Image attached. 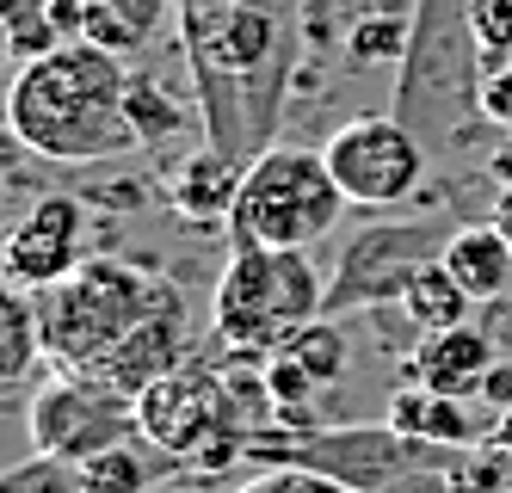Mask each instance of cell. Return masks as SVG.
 Instances as JSON below:
<instances>
[{"mask_svg": "<svg viewBox=\"0 0 512 493\" xmlns=\"http://www.w3.org/2000/svg\"><path fill=\"white\" fill-rule=\"evenodd\" d=\"M87 210L75 192H44L7 235V278L19 290H50L87 259Z\"/></svg>", "mask_w": 512, "mask_h": 493, "instance_id": "obj_10", "label": "cell"}, {"mask_svg": "<svg viewBox=\"0 0 512 493\" xmlns=\"http://www.w3.org/2000/svg\"><path fill=\"white\" fill-rule=\"evenodd\" d=\"M469 31L482 50V74L512 62V0H469Z\"/></svg>", "mask_w": 512, "mask_h": 493, "instance_id": "obj_23", "label": "cell"}, {"mask_svg": "<svg viewBox=\"0 0 512 493\" xmlns=\"http://www.w3.org/2000/svg\"><path fill=\"white\" fill-rule=\"evenodd\" d=\"M408 37H414V25H401L389 7H377V13H364L346 31V50H352L358 68H377V62H401V56H408Z\"/></svg>", "mask_w": 512, "mask_h": 493, "instance_id": "obj_22", "label": "cell"}, {"mask_svg": "<svg viewBox=\"0 0 512 493\" xmlns=\"http://www.w3.org/2000/svg\"><path fill=\"white\" fill-rule=\"evenodd\" d=\"M235 493H352L346 481H334V475H321V469H297V463H272V469H260L253 481H241Z\"/></svg>", "mask_w": 512, "mask_h": 493, "instance_id": "obj_25", "label": "cell"}, {"mask_svg": "<svg viewBox=\"0 0 512 493\" xmlns=\"http://www.w3.org/2000/svg\"><path fill=\"white\" fill-rule=\"evenodd\" d=\"M327 315V278L303 247H247L229 253L210 296V333L229 352L272 358L297 339L309 321Z\"/></svg>", "mask_w": 512, "mask_h": 493, "instance_id": "obj_4", "label": "cell"}, {"mask_svg": "<svg viewBox=\"0 0 512 493\" xmlns=\"http://www.w3.org/2000/svg\"><path fill=\"white\" fill-rule=\"evenodd\" d=\"M31 296H38L44 321V358L68 376H105L124 395H142L167 370L186 364V296L124 253L81 259L62 284Z\"/></svg>", "mask_w": 512, "mask_h": 493, "instance_id": "obj_1", "label": "cell"}, {"mask_svg": "<svg viewBox=\"0 0 512 493\" xmlns=\"http://www.w3.org/2000/svg\"><path fill=\"white\" fill-rule=\"evenodd\" d=\"M408 370H414V383L438 395H482V376L494 370V333L469 327V321L445 333H420Z\"/></svg>", "mask_w": 512, "mask_h": 493, "instance_id": "obj_12", "label": "cell"}, {"mask_svg": "<svg viewBox=\"0 0 512 493\" xmlns=\"http://www.w3.org/2000/svg\"><path fill=\"white\" fill-rule=\"evenodd\" d=\"M290 358H297L321 389H334V383H346L352 376V346H346V333H340V321L334 315H321V321H309L297 339L284 346Z\"/></svg>", "mask_w": 512, "mask_h": 493, "instance_id": "obj_19", "label": "cell"}, {"mask_svg": "<svg viewBox=\"0 0 512 493\" xmlns=\"http://www.w3.org/2000/svg\"><path fill=\"white\" fill-rule=\"evenodd\" d=\"M321 155L334 167L346 204H364V210L408 204L426 185V142L401 118H352L321 142Z\"/></svg>", "mask_w": 512, "mask_h": 493, "instance_id": "obj_9", "label": "cell"}, {"mask_svg": "<svg viewBox=\"0 0 512 493\" xmlns=\"http://www.w3.org/2000/svg\"><path fill=\"white\" fill-rule=\"evenodd\" d=\"M494 438H500V444H512V413H500V426H494Z\"/></svg>", "mask_w": 512, "mask_h": 493, "instance_id": "obj_30", "label": "cell"}, {"mask_svg": "<svg viewBox=\"0 0 512 493\" xmlns=\"http://www.w3.org/2000/svg\"><path fill=\"white\" fill-rule=\"evenodd\" d=\"M377 7H389V13H395V7H401V0H377Z\"/></svg>", "mask_w": 512, "mask_h": 493, "instance_id": "obj_31", "label": "cell"}, {"mask_svg": "<svg viewBox=\"0 0 512 493\" xmlns=\"http://www.w3.org/2000/svg\"><path fill=\"white\" fill-rule=\"evenodd\" d=\"M475 309V296L457 284V272L445 259H432L426 272L408 284V296H401V315L414 321V333H445V327H463Z\"/></svg>", "mask_w": 512, "mask_h": 493, "instance_id": "obj_16", "label": "cell"}, {"mask_svg": "<svg viewBox=\"0 0 512 493\" xmlns=\"http://www.w3.org/2000/svg\"><path fill=\"white\" fill-rule=\"evenodd\" d=\"M31 444L44 457H62V463H87L112 444H136L142 438V413H136V395H124L118 383L105 376H56L31 395Z\"/></svg>", "mask_w": 512, "mask_h": 493, "instance_id": "obj_8", "label": "cell"}, {"mask_svg": "<svg viewBox=\"0 0 512 493\" xmlns=\"http://www.w3.org/2000/svg\"><path fill=\"white\" fill-rule=\"evenodd\" d=\"M136 444H112V450H99V457H87L81 463V493H149L155 469H149V457H142Z\"/></svg>", "mask_w": 512, "mask_h": 493, "instance_id": "obj_20", "label": "cell"}, {"mask_svg": "<svg viewBox=\"0 0 512 493\" xmlns=\"http://www.w3.org/2000/svg\"><path fill=\"white\" fill-rule=\"evenodd\" d=\"M389 426L395 432H408V438H432V444H482L475 438V420H469V407L463 395H438L426 383H408V389H395L389 395Z\"/></svg>", "mask_w": 512, "mask_h": 493, "instance_id": "obj_15", "label": "cell"}, {"mask_svg": "<svg viewBox=\"0 0 512 493\" xmlns=\"http://www.w3.org/2000/svg\"><path fill=\"white\" fill-rule=\"evenodd\" d=\"M445 265L457 272V284L475 302H494L512 290V241L494 229V222H469V229H451Z\"/></svg>", "mask_w": 512, "mask_h": 493, "instance_id": "obj_14", "label": "cell"}, {"mask_svg": "<svg viewBox=\"0 0 512 493\" xmlns=\"http://www.w3.org/2000/svg\"><path fill=\"white\" fill-rule=\"evenodd\" d=\"M475 68H482V50H475V31H469V0H420L408 56H401L395 118L420 142L463 136L469 118H482Z\"/></svg>", "mask_w": 512, "mask_h": 493, "instance_id": "obj_6", "label": "cell"}, {"mask_svg": "<svg viewBox=\"0 0 512 493\" xmlns=\"http://www.w3.org/2000/svg\"><path fill=\"white\" fill-rule=\"evenodd\" d=\"M204 142L235 161H260L278 142L290 93V31L272 0H179Z\"/></svg>", "mask_w": 512, "mask_h": 493, "instance_id": "obj_2", "label": "cell"}, {"mask_svg": "<svg viewBox=\"0 0 512 493\" xmlns=\"http://www.w3.org/2000/svg\"><path fill=\"white\" fill-rule=\"evenodd\" d=\"M44 358V321H38V296L31 290H7L0 296V376L19 389Z\"/></svg>", "mask_w": 512, "mask_h": 493, "instance_id": "obj_17", "label": "cell"}, {"mask_svg": "<svg viewBox=\"0 0 512 493\" xmlns=\"http://www.w3.org/2000/svg\"><path fill=\"white\" fill-rule=\"evenodd\" d=\"M451 457H457V450H432L426 463L389 475L377 493H457V481H451Z\"/></svg>", "mask_w": 512, "mask_h": 493, "instance_id": "obj_26", "label": "cell"}, {"mask_svg": "<svg viewBox=\"0 0 512 493\" xmlns=\"http://www.w3.org/2000/svg\"><path fill=\"white\" fill-rule=\"evenodd\" d=\"M451 229L432 216H408V222H371L340 247V265L327 278V315L346 309H377V302H401L408 284L426 272L432 259H445Z\"/></svg>", "mask_w": 512, "mask_h": 493, "instance_id": "obj_7", "label": "cell"}, {"mask_svg": "<svg viewBox=\"0 0 512 493\" xmlns=\"http://www.w3.org/2000/svg\"><path fill=\"white\" fill-rule=\"evenodd\" d=\"M451 481L457 493H512V444H463L451 457Z\"/></svg>", "mask_w": 512, "mask_h": 493, "instance_id": "obj_21", "label": "cell"}, {"mask_svg": "<svg viewBox=\"0 0 512 493\" xmlns=\"http://www.w3.org/2000/svg\"><path fill=\"white\" fill-rule=\"evenodd\" d=\"M494 229L512 241V185H506V192H500V210H494Z\"/></svg>", "mask_w": 512, "mask_h": 493, "instance_id": "obj_29", "label": "cell"}, {"mask_svg": "<svg viewBox=\"0 0 512 493\" xmlns=\"http://www.w3.org/2000/svg\"><path fill=\"white\" fill-rule=\"evenodd\" d=\"M346 210V192L321 148H297V142H272L260 161H247L241 198L229 216V247H315L334 235V222Z\"/></svg>", "mask_w": 512, "mask_h": 493, "instance_id": "obj_5", "label": "cell"}, {"mask_svg": "<svg viewBox=\"0 0 512 493\" xmlns=\"http://www.w3.org/2000/svg\"><path fill=\"white\" fill-rule=\"evenodd\" d=\"M482 118L512 136V62L494 68V74H482Z\"/></svg>", "mask_w": 512, "mask_h": 493, "instance_id": "obj_27", "label": "cell"}, {"mask_svg": "<svg viewBox=\"0 0 512 493\" xmlns=\"http://www.w3.org/2000/svg\"><path fill=\"white\" fill-rule=\"evenodd\" d=\"M7 124L19 148L56 167H99L142 148V130L130 118L124 56L81 44V37L19 62L13 93H7Z\"/></svg>", "mask_w": 512, "mask_h": 493, "instance_id": "obj_3", "label": "cell"}, {"mask_svg": "<svg viewBox=\"0 0 512 493\" xmlns=\"http://www.w3.org/2000/svg\"><path fill=\"white\" fill-rule=\"evenodd\" d=\"M130 118H136V130H142V148H161V142H173L179 130L204 124L198 105L179 99L167 81H155V74H130Z\"/></svg>", "mask_w": 512, "mask_h": 493, "instance_id": "obj_18", "label": "cell"}, {"mask_svg": "<svg viewBox=\"0 0 512 493\" xmlns=\"http://www.w3.org/2000/svg\"><path fill=\"white\" fill-rule=\"evenodd\" d=\"M0 493H81V463H62V457H31L19 469L0 475Z\"/></svg>", "mask_w": 512, "mask_h": 493, "instance_id": "obj_24", "label": "cell"}, {"mask_svg": "<svg viewBox=\"0 0 512 493\" xmlns=\"http://www.w3.org/2000/svg\"><path fill=\"white\" fill-rule=\"evenodd\" d=\"M241 179H247V161L223 155L216 142H198L173 173V210L186 222H210V229H229L235 216V198H241Z\"/></svg>", "mask_w": 512, "mask_h": 493, "instance_id": "obj_13", "label": "cell"}, {"mask_svg": "<svg viewBox=\"0 0 512 493\" xmlns=\"http://www.w3.org/2000/svg\"><path fill=\"white\" fill-rule=\"evenodd\" d=\"M482 401L494 413H512V358H494V370L482 376Z\"/></svg>", "mask_w": 512, "mask_h": 493, "instance_id": "obj_28", "label": "cell"}, {"mask_svg": "<svg viewBox=\"0 0 512 493\" xmlns=\"http://www.w3.org/2000/svg\"><path fill=\"white\" fill-rule=\"evenodd\" d=\"M173 13H179V0H50V19L62 31V44L81 37V44H99L124 62L136 50H149Z\"/></svg>", "mask_w": 512, "mask_h": 493, "instance_id": "obj_11", "label": "cell"}]
</instances>
